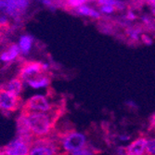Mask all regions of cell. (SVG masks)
<instances>
[{"mask_svg": "<svg viewBox=\"0 0 155 155\" xmlns=\"http://www.w3.org/2000/svg\"><path fill=\"white\" fill-rule=\"evenodd\" d=\"M71 11L74 12V14H76V15L83 16V17H88V18L96 19V20H98L101 18V14L97 10H96L95 8L87 5V3L74 8V9H72Z\"/></svg>", "mask_w": 155, "mask_h": 155, "instance_id": "8fae6325", "label": "cell"}, {"mask_svg": "<svg viewBox=\"0 0 155 155\" xmlns=\"http://www.w3.org/2000/svg\"><path fill=\"white\" fill-rule=\"evenodd\" d=\"M50 77H48L46 74L39 75L34 78H31L29 80H26L25 83L29 86L30 87L34 89H41V88H47L50 84Z\"/></svg>", "mask_w": 155, "mask_h": 155, "instance_id": "5bb4252c", "label": "cell"}, {"mask_svg": "<svg viewBox=\"0 0 155 155\" xmlns=\"http://www.w3.org/2000/svg\"><path fill=\"white\" fill-rule=\"evenodd\" d=\"M71 155H94V152L91 149L86 147L80 150H77L75 152H73Z\"/></svg>", "mask_w": 155, "mask_h": 155, "instance_id": "d6986e66", "label": "cell"}, {"mask_svg": "<svg viewBox=\"0 0 155 155\" xmlns=\"http://www.w3.org/2000/svg\"><path fill=\"white\" fill-rule=\"evenodd\" d=\"M0 155H1V150H0Z\"/></svg>", "mask_w": 155, "mask_h": 155, "instance_id": "4316f807", "label": "cell"}, {"mask_svg": "<svg viewBox=\"0 0 155 155\" xmlns=\"http://www.w3.org/2000/svg\"><path fill=\"white\" fill-rule=\"evenodd\" d=\"M59 141L48 137L36 138L33 141L29 155H64Z\"/></svg>", "mask_w": 155, "mask_h": 155, "instance_id": "3957f363", "label": "cell"}, {"mask_svg": "<svg viewBox=\"0 0 155 155\" xmlns=\"http://www.w3.org/2000/svg\"><path fill=\"white\" fill-rule=\"evenodd\" d=\"M126 105L131 107V108H133V109H137L138 108V106L137 105V103L134 102V101H126Z\"/></svg>", "mask_w": 155, "mask_h": 155, "instance_id": "484cf974", "label": "cell"}, {"mask_svg": "<svg viewBox=\"0 0 155 155\" xmlns=\"http://www.w3.org/2000/svg\"><path fill=\"white\" fill-rule=\"evenodd\" d=\"M148 140L145 137H139L126 147L127 155H144L147 149Z\"/></svg>", "mask_w": 155, "mask_h": 155, "instance_id": "9c48e42d", "label": "cell"}, {"mask_svg": "<svg viewBox=\"0 0 155 155\" xmlns=\"http://www.w3.org/2000/svg\"><path fill=\"white\" fill-rule=\"evenodd\" d=\"M17 45L21 51V55L27 56L32 50V48L34 45V36L31 35H27V34L21 35Z\"/></svg>", "mask_w": 155, "mask_h": 155, "instance_id": "7c38bea8", "label": "cell"}, {"mask_svg": "<svg viewBox=\"0 0 155 155\" xmlns=\"http://www.w3.org/2000/svg\"><path fill=\"white\" fill-rule=\"evenodd\" d=\"M49 68L48 63H42L38 61H29L24 63L20 70L19 77L25 82L26 80H29L31 78L43 75Z\"/></svg>", "mask_w": 155, "mask_h": 155, "instance_id": "8992f818", "label": "cell"}, {"mask_svg": "<svg viewBox=\"0 0 155 155\" xmlns=\"http://www.w3.org/2000/svg\"><path fill=\"white\" fill-rule=\"evenodd\" d=\"M118 138L121 141H128V140H130V136L126 134H121L118 136Z\"/></svg>", "mask_w": 155, "mask_h": 155, "instance_id": "d4e9b609", "label": "cell"}, {"mask_svg": "<svg viewBox=\"0 0 155 155\" xmlns=\"http://www.w3.org/2000/svg\"><path fill=\"white\" fill-rule=\"evenodd\" d=\"M59 143L63 152H65L66 154H72L73 152L86 148L87 139L86 135L81 132L71 131L65 133L59 139Z\"/></svg>", "mask_w": 155, "mask_h": 155, "instance_id": "7a4b0ae2", "label": "cell"}, {"mask_svg": "<svg viewBox=\"0 0 155 155\" xmlns=\"http://www.w3.org/2000/svg\"><path fill=\"white\" fill-rule=\"evenodd\" d=\"M141 21H143V23H144L146 26L150 27V28H153V21H152V20H151L149 16H147V15L142 16V17H141Z\"/></svg>", "mask_w": 155, "mask_h": 155, "instance_id": "ffe728a7", "label": "cell"}, {"mask_svg": "<svg viewBox=\"0 0 155 155\" xmlns=\"http://www.w3.org/2000/svg\"><path fill=\"white\" fill-rule=\"evenodd\" d=\"M61 110L49 112H35L22 110L26 123L32 135L35 138L47 137L53 129L54 124L61 114Z\"/></svg>", "mask_w": 155, "mask_h": 155, "instance_id": "6da1fadb", "label": "cell"}, {"mask_svg": "<svg viewBox=\"0 0 155 155\" xmlns=\"http://www.w3.org/2000/svg\"><path fill=\"white\" fill-rule=\"evenodd\" d=\"M146 152L148 155H155V138L148 140Z\"/></svg>", "mask_w": 155, "mask_h": 155, "instance_id": "ac0fdd59", "label": "cell"}, {"mask_svg": "<svg viewBox=\"0 0 155 155\" xmlns=\"http://www.w3.org/2000/svg\"><path fill=\"white\" fill-rule=\"evenodd\" d=\"M31 145L32 142L16 137L2 150L7 155H29Z\"/></svg>", "mask_w": 155, "mask_h": 155, "instance_id": "ba28073f", "label": "cell"}, {"mask_svg": "<svg viewBox=\"0 0 155 155\" xmlns=\"http://www.w3.org/2000/svg\"><path fill=\"white\" fill-rule=\"evenodd\" d=\"M21 106V98L6 90L0 88V110L6 114L16 111Z\"/></svg>", "mask_w": 155, "mask_h": 155, "instance_id": "52a82bcc", "label": "cell"}, {"mask_svg": "<svg viewBox=\"0 0 155 155\" xmlns=\"http://www.w3.org/2000/svg\"><path fill=\"white\" fill-rule=\"evenodd\" d=\"M140 33H141V29L137 27H128L127 30H126V34L133 41H138Z\"/></svg>", "mask_w": 155, "mask_h": 155, "instance_id": "9a60e30c", "label": "cell"}, {"mask_svg": "<svg viewBox=\"0 0 155 155\" xmlns=\"http://www.w3.org/2000/svg\"><path fill=\"white\" fill-rule=\"evenodd\" d=\"M9 21V19L7 15H5L4 13L0 14V26H5V25H8Z\"/></svg>", "mask_w": 155, "mask_h": 155, "instance_id": "7402d4cb", "label": "cell"}, {"mask_svg": "<svg viewBox=\"0 0 155 155\" xmlns=\"http://www.w3.org/2000/svg\"><path fill=\"white\" fill-rule=\"evenodd\" d=\"M124 18L128 21H135L137 19V16L132 10H129V11H127V13H126V15L124 16Z\"/></svg>", "mask_w": 155, "mask_h": 155, "instance_id": "603a6c76", "label": "cell"}, {"mask_svg": "<svg viewBox=\"0 0 155 155\" xmlns=\"http://www.w3.org/2000/svg\"><path fill=\"white\" fill-rule=\"evenodd\" d=\"M21 55V51L17 44H10L6 49L0 53V61L4 63H10L16 61Z\"/></svg>", "mask_w": 155, "mask_h": 155, "instance_id": "30bf717a", "label": "cell"}, {"mask_svg": "<svg viewBox=\"0 0 155 155\" xmlns=\"http://www.w3.org/2000/svg\"><path fill=\"white\" fill-rule=\"evenodd\" d=\"M29 5L30 1L28 0H6L2 13L8 18H12L16 21H19L26 9L29 8Z\"/></svg>", "mask_w": 155, "mask_h": 155, "instance_id": "5b68a950", "label": "cell"}, {"mask_svg": "<svg viewBox=\"0 0 155 155\" xmlns=\"http://www.w3.org/2000/svg\"><path fill=\"white\" fill-rule=\"evenodd\" d=\"M61 109V106L53 104L47 95H34L24 104L23 110L35 112H49Z\"/></svg>", "mask_w": 155, "mask_h": 155, "instance_id": "277c9868", "label": "cell"}, {"mask_svg": "<svg viewBox=\"0 0 155 155\" xmlns=\"http://www.w3.org/2000/svg\"><path fill=\"white\" fill-rule=\"evenodd\" d=\"M86 3H87V1H84V0H69V1L64 2V7L68 8L70 10H72Z\"/></svg>", "mask_w": 155, "mask_h": 155, "instance_id": "2e32d148", "label": "cell"}, {"mask_svg": "<svg viewBox=\"0 0 155 155\" xmlns=\"http://www.w3.org/2000/svg\"><path fill=\"white\" fill-rule=\"evenodd\" d=\"M115 8L114 6H110V5H101L100 6V12L101 14H104V15H110L112 14L115 11Z\"/></svg>", "mask_w": 155, "mask_h": 155, "instance_id": "e0dca14e", "label": "cell"}, {"mask_svg": "<svg viewBox=\"0 0 155 155\" xmlns=\"http://www.w3.org/2000/svg\"><path fill=\"white\" fill-rule=\"evenodd\" d=\"M2 88L13 95L20 97V95L23 89V81L20 77L13 78V79L9 80L7 84H5L2 87Z\"/></svg>", "mask_w": 155, "mask_h": 155, "instance_id": "4fadbf2b", "label": "cell"}, {"mask_svg": "<svg viewBox=\"0 0 155 155\" xmlns=\"http://www.w3.org/2000/svg\"><path fill=\"white\" fill-rule=\"evenodd\" d=\"M140 38H141L142 43H144L145 45H147V46H150V45H152V39L150 38V35H140Z\"/></svg>", "mask_w": 155, "mask_h": 155, "instance_id": "44dd1931", "label": "cell"}, {"mask_svg": "<svg viewBox=\"0 0 155 155\" xmlns=\"http://www.w3.org/2000/svg\"><path fill=\"white\" fill-rule=\"evenodd\" d=\"M115 155H127V153H126V147H118L115 150Z\"/></svg>", "mask_w": 155, "mask_h": 155, "instance_id": "cb8c5ba5", "label": "cell"}]
</instances>
